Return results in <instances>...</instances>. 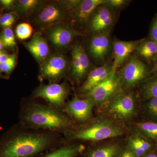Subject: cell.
<instances>
[{"instance_id": "cell-1", "label": "cell", "mask_w": 157, "mask_h": 157, "mask_svg": "<svg viewBox=\"0 0 157 157\" xmlns=\"http://www.w3.org/2000/svg\"><path fill=\"white\" fill-rule=\"evenodd\" d=\"M63 140L60 133L28 129L17 123L0 137V157H37Z\"/></svg>"}, {"instance_id": "cell-2", "label": "cell", "mask_w": 157, "mask_h": 157, "mask_svg": "<svg viewBox=\"0 0 157 157\" xmlns=\"http://www.w3.org/2000/svg\"><path fill=\"white\" fill-rule=\"evenodd\" d=\"M18 121V123L26 128L50 131L63 135L76 126L63 110L31 100L21 105Z\"/></svg>"}, {"instance_id": "cell-3", "label": "cell", "mask_w": 157, "mask_h": 157, "mask_svg": "<svg viewBox=\"0 0 157 157\" xmlns=\"http://www.w3.org/2000/svg\"><path fill=\"white\" fill-rule=\"evenodd\" d=\"M123 132L118 125L104 120L76 126L63 136L68 141H96L121 136Z\"/></svg>"}, {"instance_id": "cell-4", "label": "cell", "mask_w": 157, "mask_h": 157, "mask_svg": "<svg viewBox=\"0 0 157 157\" xmlns=\"http://www.w3.org/2000/svg\"><path fill=\"white\" fill-rule=\"evenodd\" d=\"M123 86L121 73L117 71L112 74L93 89L84 94H80L82 98L90 99L95 104H101L108 101L120 91Z\"/></svg>"}, {"instance_id": "cell-5", "label": "cell", "mask_w": 157, "mask_h": 157, "mask_svg": "<svg viewBox=\"0 0 157 157\" xmlns=\"http://www.w3.org/2000/svg\"><path fill=\"white\" fill-rule=\"evenodd\" d=\"M69 93L70 90L65 82L61 84L50 83L41 85L37 88L33 97L34 98H42L52 107L63 110Z\"/></svg>"}, {"instance_id": "cell-6", "label": "cell", "mask_w": 157, "mask_h": 157, "mask_svg": "<svg viewBox=\"0 0 157 157\" xmlns=\"http://www.w3.org/2000/svg\"><path fill=\"white\" fill-rule=\"evenodd\" d=\"M150 71L147 65L136 56L131 57L121 73L123 86L134 87L149 77Z\"/></svg>"}, {"instance_id": "cell-7", "label": "cell", "mask_w": 157, "mask_h": 157, "mask_svg": "<svg viewBox=\"0 0 157 157\" xmlns=\"http://www.w3.org/2000/svg\"><path fill=\"white\" fill-rule=\"evenodd\" d=\"M94 102L90 99L75 96L65 104L63 111L74 122L83 124L90 120L92 115Z\"/></svg>"}, {"instance_id": "cell-8", "label": "cell", "mask_w": 157, "mask_h": 157, "mask_svg": "<svg viewBox=\"0 0 157 157\" xmlns=\"http://www.w3.org/2000/svg\"><path fill=\"white\" fill-rule=\"evenodd\" d=\"M108 111L121 120L130 118L135 112V102L133 95L119 92L109 99Z\"/></svg>"}, {"instance_id": "cell-9", "label": "cell", "mask_w": 157, "mask_h": 157, "mask_svg": "<svg viewBox=\"0 0 157 157\" xmlns=\"http://www.w3.org/2000/svg\"><path fill=\"white\" fill-rule=\"evenodd\" d=\"M67 66V60L63 56H52L42 64L40 73L41 80L45 79L50 81V83H56L63 76Z\"/></svg>"}, {"instance_id": "cell-10", "label": "cell", "mask_w": 157, "mask_h": 157, "mask_svg": "<svg viewBox=\"0 0 157 157\" xmlns=\"http://www.w3.org/2000/svg\"><path fill=\"white\" fill-rule=\"evenodd\" d=\"M113 11L105 6L98 7L90 19V30L94 34L110 30L115 20Z\"/></svg>"}, {"instance_id": "cell-11", "label": "cell", "mask_w": 157, "mask_h": 157, "mask_svg": "<svg viewBox=\"0 0 157 157\" xmlns=\"http://www.w3.org/2000/svg\"><path fill=\"white\" fill-rule=\"evenodd\" d=\"M71 76L76 82L86 75L90 66V59L84 47L80 44L74 45L72 51Z\"/></svg>"}, {"instance_id": "cell-12", "label": "cell", "mask_w": 157, "mask_h": 157, "mask_svg": "<svg viewBox=\"0 0 157 157\" xmlns=\"http://www.w3.org/2000/svg\"><path fill=\"white\" fill-rule=\"evenodd\" d=\"M110 30L94 34L89 45L91 56L97 61H101L108 56L110 48Z\"/></svg>"}, {"instance_id": "cell-13", "label": "cell", "mask_w": 157, "mask_h": 157, "mask_svg": "<svg viewBox=\"0 0 157 157\" xmlns=\"http://www.w3.org/2000/svg\"><path fill=\"white\" fill-rule=\"evenodd\" d=\"M142 39L135 41H125L115 40L113 42V61L112 65L113 71L116 72L128 58L135 51Z\"/></svg>"}, {"instance_id": "cell-14", "label": "cell", "mask_w": 157, "mask_h": 157, "mask_svg": "<svg viewBox=\"0 0 157 157\" xmlns=\"http://www.w3.org/2000/svg\"><path fill=\"white\" fill-rule=\"evenodd\" d=\"M86 147L82 143H70L64 139L53 148L37 157H76L85 151Z\"/></svg>"}, {"instance_id": "cell-15", "label": "cell", "mask_w": 157, "mask_h": 157, "mask_svg": "<svg viewBox=\"0 0 157 157\" xmlns=\"http://www.w3.org/2000/svg\"><path fill=\"white\" fill-rule=\"evenodd\" d=\"M112 66L104 65L95 68L89 73L80 88L81 94L88 92L104 81L112 74Z\"/></svg>"}, {"instance_id": "cell-16", "label": "cell", "mask_w": 157, "mask_h": 157, "mask_svg": "<svg viewBox=\"0 0 157 157\" xmlns=\"http://www.w3.org/2000/svg\"><path fill=\"white\" fill-rule=\"evenodd\" d=\"M81 35L80 33L67 26H58L49 33V37L54 45L59 48H65L70 45L75 37Z\"/></svg>"}, {"instance_id": "cell-17", "label": "cell", "mask_w": 157, "mask_h": 157, "mask_svg": "<svg viewBox=\"0 0 157 157\" xmlns=\"http://www.w3.org/2000/svg\"><path fill=\"white\" fill-rule=\"evenodd\" d=\"M104 0H83L81 1L76 9L73 10L76 20L85 23L90 19L96 9L103 5Z\"/></svg>"}, {"instance_id": "cell-18", "label": "cell", "mask_w": 157, "mask_h": 157, "mask_svg": "<svg viewBox=\"0 0 157 157\" xmlns=\"http://www.w3.org/2000/svg\"><path fill=\"white\" fill-rule=\"evenodd\" d=\"M25 46L34 57L39 62L44 61L49 53L47 42L39 33L34 35L30 41L25 43Z\"/></svg>"}, {"instance_id": "cell-19", "label": "cell", "mask_w": 157, "mask_h": 157, "mask_svg": "<svg viewBox=\"0 0 157 157\" xmlns=\"http://www.w3.org/2000/svg\"><path fill=\"white\" fill-rule=\"evenodd\" d=\"M137 56L148 63L157 61V43L149 37L142 39L135 50Z\"/></svg>"}, {"instance_id": "cell-20", "label": "cell", "mask_w": 157, "mask_h": 157, "mask_svg": "<svg viewBox=\"0 0 157 157\" xmlns=\"http://www.w3.org/2000/svg\"><path fill=\"white\" fill-rule=\"evenodd\" d=\"M128 145V150L132 152L136 157H144L152 147L150 142L137 135L129 138Z\"/></svg>"}, {"instance_id": "cell-21", "label": "cell", "mask_w": 157, "mask_h": 157, "mask_svg": "<svg viewBox=\"0 0 157 157\" xmlns=\"http://www.w3.org/2000/svg\"><path fill=\"white\" fill-rule=\"evenodd\" d=\"M63 16V11L59 7L54 5H49L41 11L39 21L43 24H51L60 21Z\"/></svg>"}, {"instance_id": "cell-22", "label": "cell", "mask_w": 157, "mask_h": 157, "mask_svg": "<svg viewBox=\"0 0 157 157\" xmlns=\"http://www.w3.org/2000/svg\"><path fill=\"white\" fill-rule=\"evenodd\" d=\"M119 151V145L112 144L91 151L86 157H117Z\"/></svg>"}, {"instance_id": "cell-23", "label": "cell", "mask_w": 157, "mask_h": 157, "mask_svg": "<svg viewBox=\"0 0 157 157\" xmlns=\"http://www.w3.org/2000/svg\"><path fill=\"white\" fill-rule=\"evenodd\" d=\"M142 92L147 100L157 98V77L152 76L144 81Z\"/></svg>"}, {"instance_id": "cell-24", "label": "cell", "mask_w": 157, "mask_h": 157, "mask_svg": "<svg viewBox=\"0 0 157 157\" xmlns=\"http://www.w3.org/2000/svg\"><path fill=\"white\" fill-rule=\"evenodd\" d=\"M137 126L141 133L146 137L157 140V122L138 123Z\"/></svg>"}, {"instance_id": "cell-25", "label": "cell", "mask_w": 157, "mask_h": 157, "mask_svg": "<svg viewBox=\"0 0 157 157\" xmlns=\"http://www.w3.org/2000/svg\"><path fill=\"white\" fill-rule=\"evenodd\" d=\"M0 40L6 48H13L16 45L14 33L10 28L4 29L0 37Z\"/></svg>"}, {"instance_id": "cell-26", "label": "cell", "mask_w": 157, "mask_h": 157, "mask_svg": "<svg viewBox=\"0 0 157 157\" xmlns=\"http://www.w3.org/2000/svg\"><path fill=\"white\" fill-rule=\"evenodd\" d=\"M16 34L17 38L21 40L27 39L32 35L33 29L32 26L27 23H22L17 26Z\"/></svg>"}, {"instance_id": "cell-27", "label": "cell", "mask_w": 157, "mask_h": 157, "mask_svg": "<svg viewBox=\"0 0 157 157\" xmlns=\"http://www.w3.org/2000/svg\"><path fill=\"white\" fill-rule=\"evenodd\" d=\"M16 55L13 54L9 55L6 61L0 65V71L9 74L14 70L16 63Z\"/></svg>"}, {"instance_id": "cell-28", "label": "cell", "mask_w": 157, "mask_h": 157, "mask_svg": "<svg viewBox=\"0 0 157 157\" xmlns=\"http://www.w3.org/2000/svg\"><path fill=\"white\" fill-rule=\"evenodd\" d=\"M145 108L150 117L153 120L157 121V98H151L147 100Z\"/></svg>"}, {"instance_id": "cell-29", "label": "cell", "mask_w": 157, "mask_h": 157, "mask_svg": "<svg viewBox=\"0 0 157 157\" xmlns=\"http://www.w3.org/2000/svg\"><path fill=\"white\" fill-rule=\"evenodd\" d=\"M38 4L36 0H20L17 4V8L22 12H28L34 9Z\"/></svg>"}, {"instance_id": "cell-30", "label": "cell", "mask_w": 157, "mask_h": 157, "mask_svg": "<svg viewBox=\"0 0 157 157\" xmlns=\"http://www.w3.org/2000/svg\"><path fill=\"white\" fill-rule=\"evenodd\" d=\"M15 21V18L13 14L6 13L0 17V25L4 28H10Z\"/></svg>"}, {"instance_id": "cell-31", "label": "cell", "mask_w": 157, "mask_h": 157, "mask_svg": "<svg viewBox=\"0 0 157 157\" xmlns=\"http://www.w3.org/2000/svg\"><path fill=\"white\" fill-rule=\"evenodd\" d=\"M127 3L125 0H104V5L113 11V9H121Z\"/></svg>"}, {"instance_id": "cell-32", "label": "cell", "mask_w": 157, "mask_h": 157, "mask_svg": "<svg viewBox=\"0 0 157 157\" xmlns=\"http://www.w3.org/2000/svg\"><path fill=\"white\" fill-rule=\"evenodd\" d=\"M149 37L157 43V13L152 21Z\"/></svg>"}, {"instance_id": "cell-33", "label": "cell", "mask_w": 157, "mask_h": 157, "mask_svg": "<svg viewBox=\"0 0 157 157\" xmlns=\"http://www.w3.org/2000/svg\"><path fill=\"white\" fill-rule=\"evenodd\" d=\"M81 1H67L65 2V5L69 9L74 10L76 9L78 4Z\"/></svg>"}, {"instance_id": "cell-34", "label": "cell", "mask_w": 157, "mask_h": 157, "mask_svg": "<svg viewBox=\"0 0 157 157\" xmlns=\"http://www.w3.org/2000/svg\"><path fill=\"white\" fill-rule=\"evenodd\" d=\"M14 2L13 0H1L0 3L6 9H10L13 6Z\"/></svg>"}, {"instance_id": "cell-35", "label": "cell", "mask_w": 157, "mask_h": 157, "mask_svg": "<svg viewBox=\"0 0 157 157\" xmlns=\"http://www.w3.org/2000/svg\"><path fill=\"white\" fill-rule=\"evenodd\" d=\"M9 56V55H8V54L5 52H0V65L6 61Z\"/></svg>"}, {"instance_id": "cell-36", "label": "cell", "mask_w": 157, "mask_h": 157, "mask_svg": "<svg viewBox=\"0 0 157 157\" xmlns=\"http://www.w3.org/2000/svg\"><path fill=\"white\" fill-rule=\"evenodd\" d=\"M121 156L123 157H136L132 152L128 150L124 151Z\"/></svg>"}, {"instance_id": "cell-37", "label": "cell", "mask_w": 157, "mask_h": 157, "mask_svg": "<svg viewBox=\"0 0 157 157\" xmlns=\"http://www.w3.org/2000/svg\"><path fill=\"white\" fill-rule=\"evenodd\" d=\"M152 72L153 73V76L157 77V61L155 63L154 68L152 70Z\"/></svg>"}, {"instance_id": "cell-38", "label": "cell", "mask_w": 157, "mask_h": 157, "mask_svg": "<svg viewBox=\"0 0 157 157\" xmlns=\"http://www.w3.org/2000/svg\"><path fill=\"white\" fill-rule=\"evenodd\" d=\"M144 157H157V154L155 153H150L146 155Z\"/></svg>"}, {"instance_id": "cell-39", "label": "cell", "mask_w": 157, "mask_h": 157, "mask_svg": "<svg viewBox=\"0 0 157 157\" xmlns=\"http://www.w3.org/2000/svg\"><path fill=\"white\" fill-rule=\"evenodd\" d=\"M3 47H4V45L2 43V41L0 40V52L3 49Z\"/></svg>"}, {"instance_id": "cell-40", "label": "cell", "mask_w": 157, "mask_h": 157, "mask_svg": "<svg viewBox=\"0 0 157 157\" xmlns=\"http://www.w3.org/2000/svg\"><path fill=\"white\" fill-rule=\"evenodd\" d=\"M4 78V76H3L2 75V74H1V73H0V78Z\"/></svg>"}, {"instance_id": "cell-41", "label": "cell", "mask_w": 157, "mask_h": 157, "mask_svg": "<svg viewBox=\"0 0 157 157\" xmlns=\"http://www.w3.org/2000/svg\"><path fill=\"white\" fill-rule=\"evenodd\" d=\"M156 141H157V140H156Z\"/></svg>"}, {"instance_id": "cell-42", "label": "cell", "mask_w": 157, "mask_h": 157, "mask_svg": "<svg viewBox=\"0 0 157 157\" xmlns=\"http://www.w3.org/2000/svg\"><path fill=\"white\" fill-rule=\"evenodd\" d=\"M121 157H123V156H121Z\"/></svg>"}]
</instances>
